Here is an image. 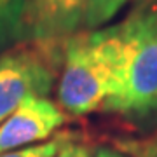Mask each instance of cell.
<instances>
[{
	"label": "cell",
	"instance_id": "obj_1",
	"mask_svg": "<svg viewBox=\"0 0 157 157\" xmlns=\"http://www.w3.org/2000/svg\"><path fill=\"white\" fill-rule=\"evenodd\" d=\"M122 58L119 25L63 40V70L56 91L59 107L73 117L103 108L117 87Z\"/></svg>",
	"mask_w": 157,
	"mask_h": 157
},
{
	"label": "cell",
	"instance_id": "obj_2",
	"mask_svg": "<svg viewBox=\"0 0 157 157\" xmlns=\"http://www.w3.org/2000/svg\"><path fill=\"white\" fill-rule=\"evenodd\" d=\"M124 58L119 82L103 108L128 117L157 110V0H147L119 23Z\"/></svg>",
	"mask_w": 157,
	"mask_h": 157
},
{
	"label": "cell",
	"instance_id": "obj_3",
	"mask_svg": "<svg viewBox=\"0 0 157 157\" xmlns=\"http://www.w3.org/2000/svg\"><path fill=\"white\" fill-rule=\"evenodd\" d=\"M128 4V0H25L21 40L61 42L94 32Z\"/></svg>",
	"mask_w": 157,
	"mask_h": 157
},
{
	"label": "cell",
	"instance_id": "obj_4",
	"mask_svg": "<svg viewBox=\"0 0 157 157\" xmlns=\"http://www.w3.org/2000/svg\"><path fill=\"white\" fill-rule=\"evenodd\" d=\"M56 42H32L0 58V124L25 100L44 98L56 82L63 65V45Z\"/></svg>",
	"mask_w": 157,
	"mask_h": 157
},
{
	"label": "cell",
	"instance_id": "obj_5",
	"mask_svg": "<svg viewBox=\"0 0 157 157\" xmlns=\"http://www.w3.org/2000/svg\"><path fill=\"white\" fill-rule=\"evenodd\" d=\"M67 117L47 98H28L0 124V155L47 140Z\"/></svg>",
	"mask_w": 157,
	"mask_h": 157
},
{
	"label": "cell",
	"instance_id": "obj_6",
	"mask_svg": "<svg viewBox=\"0 0 157 157\" xmlns=\"http://www.w3.org/2000/svg\"><path fill=\"white\" fill-rule=\"evenodd\" d=\"M25 0H0V47L21 40Z\"/></svg>",
	"mask_w": 157,
	"mask_h": 157
},
{
	"label": "cell",
	"instance_id": "obj_7",
	"mask_svg": "<svg viewBox=\"0 0 157 157\" xmlns=\"http://www.w3.org/2000/svg\"><path fill=\"white\" fill-rule=\"evenodd\" d=\"M113 147L129 157H157V131L141 138H121Z\"/></svg>",
	"mask_w": 157,
	"mask_h": 157
},
{
	"label": "cell",
	"instance_id": "obj_8",
	"mask_svg": "<svg viewBox=\"0 0 157 157\" xmlns=\"http://www.w3.org/2000/svg\"><path fill=\"white\" fill-rule=\"evenodd\" d=\"M63 138H65V135H58L52 140L45 141V143L30 145V147H25V148H19V150L7 152V154H2L0 157H52L59 148Z\"/></svg>",
	"mask_w": 157,
	"mask_h": 157
},
{
	"label": "cell",
	"instance_id": "obj_9",
	"mask_svg": "<svg viewBox=\"0 0 157 157\" xmlns=\"http://www.w3.org/2000/svg\"><path fill=\"white\" fill-rule=\"evenodd\" d=\"M52 157H91V152L84 143H78L77 140L72 138V135L65 133L61 145Z\"/></svg>",
	"mask_w": 157,
	"mask_h": 157
},
{
	"label": "cell",
	"instance_id": "obj_10",
	"mask_svg": "<svg viewBox=\"0 0 157 157\" xmlns=\"http://www.w3.org/2000/svg\"><path fill=\"white\" fill-rule=\"evenodd\" d=\"M91 157H129L126 154H122L121 150H117L115 147H98L94 152H91Z\"/></svg>",
	"mask_w": 157,
	"mask_h": 157
}]
</instances>
